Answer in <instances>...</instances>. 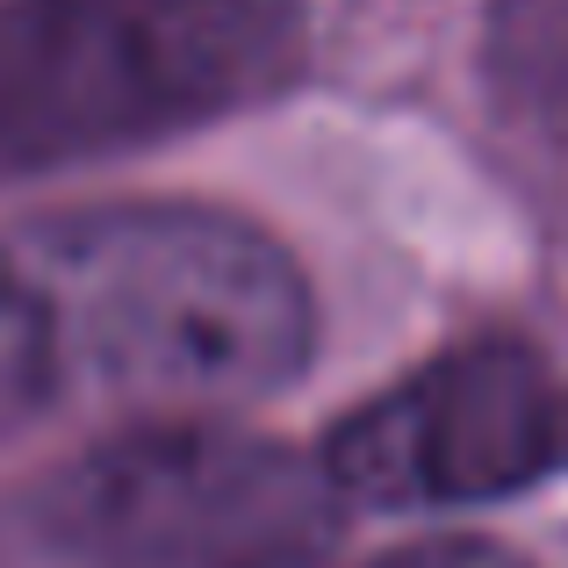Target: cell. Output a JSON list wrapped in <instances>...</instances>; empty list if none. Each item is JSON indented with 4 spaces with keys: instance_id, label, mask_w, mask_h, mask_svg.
Listing matches in <instances>:
<instances>
[{
    "instance_id": "cell-1",
    "label": "cell",
    "mask_w": 568,
    "mask_h": 568,
    "mask_svg": "<svg viewBox=\"0 0 568 568\" xmlns=\"http://www.w3.org/2000/svg\"><path fill=\"white\" fill-rule=\"evenodd\" d=\"M310 338L303 266L245 216L94 202L0 223V432L72 403H252L303 375Z\"/></svg>"
},
{
    "instance_id": "cell-2",
    "label": "cell",
    "mask_w": 568,
    "mask_h": 568,
    "mask_svg": "<svg viewBox=\"0 0 568 568\" xmlns=\"http://www.w3.org/2000/svg\"><path fill=\"white\" fill-rule=\"evenodd\" d=\"M303 58V0H0V181L260 109Z\"/></svg>"
},
{
    "instance_id": "cell-3",
    "label": "cell",
    "mask_w": 568,
    "mask_h": 568,
    "mask_svg": "<svg viewBox=\"0 0 568 568\" xmlns=\"http://www.w3.org/2000/svg\"><path fill=\"white\" fill-rule=\"evenodd\" d=\"M338 511L324 460L159 417L43 475L22 497V532L65 568H324Z\"/></svg>"
},
{
    "instance_id": "cell-4",
    "label": "cell",
    "mask_w": 568,
    "mask_h": 568,
    "mask_svg": "<svg viewBox=\"0 0 568 568\" xmlns=\"http://www.w3.org/2000/svg\"><path fill=\"white\" fill-rule=\"evenodd\" d=\"M353 504L432 511L489 504L568 475V367L526 338H475L382 388L324 446Z\"/></svg>"
},
{
    "instance_id": "cell-5",
    "label": "cell",
    "mask_w": 568,
    "mask_h": 568,
    "mask_svg": "<svg viewBox=\"0 0 568 568\" xmlns=\"http://www.w3.org/2000/svg\"><path fill=\"white\" fill-rule=\"evenodd\" d=\"M483 80L511 130L568 144V0H497L483 29Z\"/></svg>"
},
{
    "instance_id": "cell-6",
    "label": "cell",
    "mask_w": 568,
    "mask_h": 568,
    "mask_svg": "<svg viewBox=\"0 0 568 568\" xmlns=\"http://www.w3.org/2000/svg\"><path fill=\"white\" fill-rule=\"evenodd\" d=\"M375 568H526V561L504 555V547H483V540H425V547H403V555H388Z\"/></svg>"
}]
</instances>
